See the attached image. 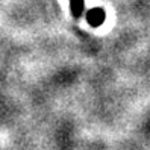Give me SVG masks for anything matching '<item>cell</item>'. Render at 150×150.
<instances>
[{"mask_svg":"<svg viewBox=\"0 0 150 150\" xmlns=\"http://www.w3.org/2000/svg\"><path fill=\"white\" fill-rule=\"evenodd\" d=\"M71 5L74 8L76 14H77V9H79V12H81V9H82V0H71Z\"/></svg>","mask_w":150,"mask_h":150,"instance_id":"6da1fadb","label":"cell"}]
</instances>
